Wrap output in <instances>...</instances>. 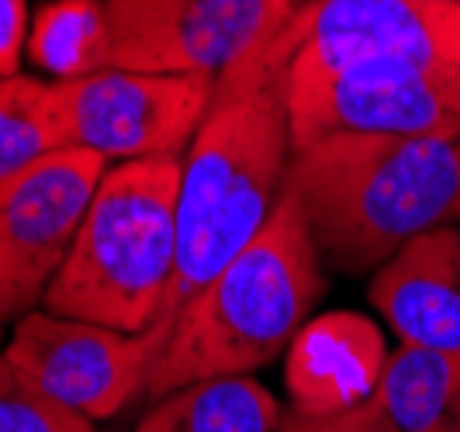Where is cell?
<instances>
[{"instance_id": "obj_1", "label": "cell", "mask_w": 460, "mask_h": 432, "mask_svg": "<svg viewBox=\"0 0 460 432\" xmlns=\"http://www.w3.org/2000/svg\"><path fill=\"white\" fill-rule=\"evenodd\" d=\"M295 48L280 31L274 42L218 76L205 125L190 142L177 198V273L160 322L163 336L177 312L232 256L270 222L291 170L288 66Z\"/></svg>"}, {"instance_id": "obj_2", "label": "cell", "mask_w": 460, "mask_h": 432, "mask_svg": "<svg viewBox=\"0 0 460 432\" xmlns=\"http://www.w3.org/2000/svg\"><path fill=\"white\" fill-rule=\"evenodd\" d=\"M284 190L325 267L374 273L415 235L460 225V142L323 138L291 156Z\"/></svg>"}, {"instance_id": "obj_3", "label": "cell", "mask_w": 460, "mask_h": 432, "mask_svg": "<svg viewBox=\"0 0 460 432\" xmlns=\"http://www.w3.org/2000/svg\"><path fill=\"white\" fill-rule=\"evenodd\" d=\"M325 295V263L298 201L284 190L270 222L170 322L146 394L156 401L211 377H253L288 353Z\"/></svg>"}, {"instance_id": "obj_4", "label": "cell", "mask_w": 460, "mask_h": 432, "mask_svg": "<svg viewBox=\"0 0 460 432\" xmlns=\"http://www.w3.org/2000/svg\"><path fill=\"white\" fill-rule=\"evenodd\" d=\"M181 163L108 166L66 263L42 297L49 315L128 336H142L160 322L177 273Z\"/></svg>"}, {"instance_id": "obj_5", "label": "cell", "mask_w": 460, "mask_h": 432, "mask_svg": "<svg viewBox=\"0 0 460 432\" xmlns=\"http://www.w3.org/2000/svg\"><path fill=\"white\" fill-rule=\"evenodd\" d=\"M291 153L332 136L460 142V73L385 56L288 69Z\"/></svg>"}, {"instance_id": "obj_6", "label": "cell", "mask_w": 460, "mask_h": 432, "mask_svg": "<svg viewBox=\"0 0 460 432\" xmlns=\"http://www.w3.org/2000/svg\"><path fill=\"white\" fill-rule=\"evenodd\" d=\"M308 0H104L108 66L218 80Z\"/></svg>"}, {"instance_id": "obj_7", "label": "cell", "mask_w": 460, "mask_h": 432, "mask_svg": "<svg viewBox=\"0 0 460 432\" xmlns=\"http://www.w3.org/2000/svg\"><path fill=\"white\" fill-rule=\"evenodd\" d=\"M218 80L101 69L56 84L66 145L111 163L184 160L205 125Z\"/></svg>"}, {"instance_id": "obj_8", "label": "cell", "mask_w": 460, "mask_h": 432, "mask_svg": "<svg viewBox=\"0 0 460 432\" xmlns=\"http://www.w3.org/2000/svg\"><path fill=\"white\" fill-rule=\"evenodd\" d=\"M111 163L91 149H56L0 183V325L39 312Z\"/></svg>"}, {"instance_id": "obj_9", "label": "cell", "mask_w": 460, "mask_h": 432, "mask_svg": "<svg viewBox=\"0 0 460 432\" xmlns=\"http://www.w3.org/2000/svg\"><path fill=\"white\" fill-rule=\"evenodd\" d=\"M0 353L56 405L97 422L146 394L160 336H128L39 308L14 322Z\"/></svg>"}, {"instance_id": "obj_10", "label": "cell", "mask_w": 460, "mask_h": 432, "mask_svg": "<svg viewBox=\"0 0 460 432\" xmlns=\"http://www.w3.org/2000/svg\"><path fill=\"white\" fill-rule=\"evenodd\" d=\"M288 69H323L385 56L460 73V4L454 0H308L284 28Z\"/></svg>"}, {"instance_id": "obj_11", "label": "cell", "mask_w": 460, "mask_h": 432, "mask_svg": "<svg viewBox=\"0 0 460 432\" xmlns=\"http://www.w3.org/2000/svg\"><path fill=\"white\" fill-rule=\"evenodd\" d=\"M388 357L385 329L360 312L308 319L284 353L291 415L319 422L374 401Z\"/></svg>"}, {"instance_id": "obj_12", "label": "cell", "mask_w": 460, "mask_h": 432, "mask_svg": "<svg viewBox=\"0 0 460 432\" xmlns=\"http://www.w3.org/2000/svg\"><path fill=\"white\" fill-rule=\"evenodd\" d=\"M367 297L402 346L460 349V225L405 242L374 270Z\"/></svg>"}, {"instance_id": "obj_13", "label": "cell", "mask_w": 460, "mask_h": 432, "mask_svg": "<svg viewBox=\"0 0 460 432\" xmlns=\"http://www.w3.org/2000/svg\"><path fill=\"white\" fill-rule=\"evenodd\" d=\"M284 409L253 377H211L156 398L136 432H280Z\"/></svg>"}, {"instance_id": "obj_14", "label": "cell", "mask_w": 460, "mask_h": 432, "mask_svg": "<svg viewBox=\"0 0 460 432\" xmlns=\"http://www.w3.org/2000/svg\"><path fill=\"white\" fill-rule=\"evenodd\" d=\"M374 401L405 432H460V349H392Z\"/></svg>"}, {"instance_id": "obj_15", "label": "cell", "mask_w": 460, "mask_h": 432, "mask_svg": "<svg viewBox=\"0 0 460 432\" xmlns=\"http://www.w3.org/2000/svg\"><path fill=\"white\" fill-rule=\"evenodd\" d=\"M28 59L56 84L84 80L108 69V11L104 0H49L35 11Z\"/></svg>"}, {"instance_id": "obj_16", "label": "cell", "mask_w": 460, "mask_h": 432, "mask_svg": "<svg viewBox=\"0 0 460 432\" xmlns=\"http://www.w3.org/2000/svg\"><path fill=\"white\" fill-rule=\"evenodd\" d=\"M66 149L56 80L0 76V183Z\"/></svg>"}, {"instance_id": "obj_17", "label": "cell", "mask_w": 460, "mask_h": 432, "mask_svg": "<svg viewBox=\"0 0 460 432\" xmlns=\"http://www.w3.org/2000/svg\"><path fill=\"white\" fill-rule=\"evenodd\" d=\"M0 432H97L91 419L56 405L0 353Z\"/></svg>"}, {"instance_id": "obj_18", "label": "cell", "mask_w": 460, "mask_h": 432, "mask_svg": "<svg viewBox=\"0 0 460 432\" xmlns=\"http://www.w3.org/2000/svg\"><path fill=\"white\" fill-rule=\"evenodd\" d=\"M280 432H405V429H402L377 401H367V405H360V409L343 411V415H336V419H319V422L298 419V415L284 411Z\"/></svg>"}, {"instance_id": "obj_19", "label": "cell", "mask_w": 460, "mask_h": 432, "mask_svg": "<svg viewBox=\"0 0 460 432\" xmlns=\"http://www.w3.org/2000/svg\"><path fill=\"white\" fill-rule=\"evenodd\" d=\"M28 4L0 0V76L22 73L24 46H28Z\"/></svg>"}, {"instance_id": "obj_20", "label": "cell", "mask_w": 460, "mask_h": 432, "mask_svg": "<svg viewBox=\"0 0 460 432\" xmlns=\"http://www.w3.org/2000/svg\"><path fill=\"white\" fill-rule=\"evenodd\" d=\"M454 4H460V0H454Z\"/></svg>"}]
</instances>
